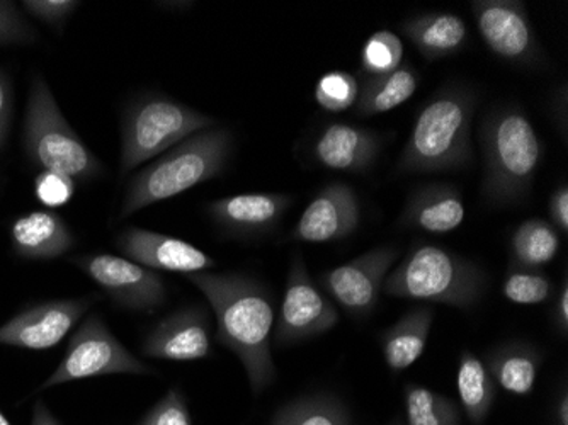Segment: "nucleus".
<instances>
[{
    "mask_svg": "<svg viewBox=\"0 0 568 425\" xmlns=\"http://www.w3.org/2000/svg\"><path fill=\"white\" fill-rule=\"evenodd\" d=\"M187 281L206 296L219 322L216 341L241 360L255 395L276 380L273 328L276 303L271 291L254 277L239 273H194Z\"/></svg>",
    "mask_w": 568,
    "mask_h": 425,
    "instance_id": "obj_1",
    "label": "nucleus"
},
{
    "mask_svg": "<svg viewBox=\"0 0 568 425\" xmlns=\"http://www.w3.org/2000/svg\"><path fill=\"white\" fill-rule=\"evenodd\" d=\"M477 102V92L463 84L445 85L433 95L417 114L398 159V172L433 174L470 164Z\"/></svg>",
    "mask_w": 568,
    "mask_h": 425,
    "instance_id": "obj_2",
    "label": "nucleus"
},
{
    "mask_svg": "<svg viewBox=\"0 0 568 425\" xmlns=\"http://www.w3.org/2000/svg\"><path fill=\"white\" fill-rule=\"evenodd\" d=\"M480 143L485 201L507 206L525 200L545 156L544 142L525 111L507 105L488 113L481 123Z\"/></svg>",
    "mask_w": 568,
    "mask_h": 425,
    "instance_id": "obj_3",
    "label": "nucleus"
},
{
    "mask_svg": "<svg viewBox=\"0 0 568 425\" xmlns=\"http://www.w3.org/2000/svg\"><path fill=\"white\" fill-rule=\"evenodd\" d=\"M232 149V131L219 127L197 131L172 146L132 179L124 194L121 216H130L152 204L181 196L222 174Z\"/></svg>",
    "mask_w": 568,
    "mask_h": 425,
    "instance_id": "obj_4",
    "label": "nucleus"
},
{
    "mask_svg": "<svg viewBox=\"0 0 568 425\" xmlns=\"http://www.w3.org/2000/svg\"><path fill=\"white\" fill-rule=\"evenodd\" d=\"M487 283V273L475 262L437 245L417 244L388 273L383 291L397 298L470 310L484 298Z\"/></svg>",
    "mask_w": 568,
    "mask_h": 425,
    "instance_id": "obj_5",
    "label": "nucleus"
},
{
    "mask_svg": "<svg viewBox=\"0 0 568 425\" xmlns=\"http://www.w3.org/2000/svg\"><path fill=\"white\" fill-rule=\"evenodd\" d=\"M24 150L43 171L89 182L102 174L98 156L77 136L63 118L43 77L34 75L24 118Z\"/></svg>",
    "mask_w": 568,
    "mask_h": 425,
    "instance_id": "obj_6",
    "label": "nucleus"
},
{
    "mask_svg": "<svg viewBox=\"0 0 568 425\" xmlns=\"http://www.w3.org/2000/svg\"><path fill=\"white\" fill-rule=\"evenodd\" d=\"M219 121L165 95H143L128 105L121 128V174L179 145Z\"/></svg>",
    "mask_w": 568,
    "mask_h": 425,
    "instance_id": "obj_7",
    "label": "nucleus"
},
{
    "mask_svg": "<svg viewBox=\"0 0 568 425\" xmlns=\"http://www.w3.org/2000/svg\"><path fill=\"white\" fill-rule=\"evenodd\" d=\"M153 370L114 337L113 332L92 313L77 328L67 345L65 356L48 376L41 389L108 375H152Z\"/></svg>",
    "mask_w": 568,
    "mask_h": 425,
    "instance_id": "obj_8",
    "label": "nucleus"
},
{
    "mask_svg": "<svg viewBox=\"0 0 568 425\" xmlns=\"http://www.w3.org/2000/svg\"><path fill=\"white\" fill-rule=\"evenodd\" d=\"M339 322L334 302L314 283L300 254L290 265L280 315L276 316L273 341L280 347L318 337Z\"/></svg>",
    "mask_w": 568,
    "mask_h": 425,
    "instance_id": "obj_9",
    "label": "nucleus"
},
{
    "mask_svg": "<svg viewBox=\"0 0 568 425\" xmlns=\"http://www.w3.org/2000/svg\"><path fill=\"white\" fill-rule=\"evenodd\" d=\"M471 14L481 40L497 59L526 69H539L547 62L523 2L478 0L471 2Z\"/></svg>",
    "mask_w": 568,
    "mask_h": 425,
    "instance_id": "obj_10",
    "label": "nucleus"
},
{
    "mask_svg": "<svg viewBox=\"0 0 568 425\" xmlns=\"http://www.w3.org/2000/svg\"><path fill=\"white\" fill-rule=\"evenodd\" d=\"M398 255L400 251L397 247L373 249L322 274L318 284L325 295L341 305L347 315L365 318L378 305L383 283Z\"/></svg>",
    "mask_w": 568,
    "mask_h": 425,
    "instance_id": "obj_11",
    "label": "nucleus"
},
{
    "mask_svg": "<svg viewBox=\"0 0 568 425\" xmlns=\"http://www.w3.org/2000/svg\"><path fill=\"white\" fill-rule=\"evenodd\" d=\"M77 265L106 291L116 305L136 312L152 313L168 298L164 280L155 271L126 257L91 254L75 259Z\"/></svg>",
    "mask_w": 568,
    "mask_h": 425,
    "instance_id": "obj_12",
    "label": "nucleus"
},
{
    "mask_svg": "<svg viewBox=\"0 0 568 425\" xmlns=\"http://www.w3.org/2000/svg\"><path fill=\"white\" fill-rule=\"evenodd\" d=\"M99 296L88 298L53 300L38 303L12 316L0 325V345L19 350L47 351L55 347L72 331L73 325L98 302Z\"/></svg>",
    "mask_w": 568,
    "mask_h": 425,
    "instance_id": "obj_13",
    "label": "nucleus"
},
{
    "mask_svg": "<svg viewBox=\"0 0 568 425\" xmlns=\"http://www.w3.org/2000/svg\"><path fill=\"white\" fill-rule=\"evenodd\" d=\"M142 354L153 360H206L212 356V321L204 306H184L159 322L143 338Z\"/></svg>",
    "mask_w": 568,
    "mask_h": 425,
    "instance_id": "obj_14",
    "label": "nucleus"
},
{
    "mask_svg": "<svg viewBox=\"0 0 568 425\" xmlns=\"http://www.w3.org/2000/svg\"><path fill=\"white\" fill-rule=\"evenodd\" d=\"M359 201L351 185L332 182L325 185L290 233V241L328 244L343 241L359 225Z\"/></svg>",
    "mask_w": 568,
    "mask_h": 425,
    "instance_id": "obj_15",
    "label": "nucleus"
},
{
    "mask_svg": "<svg viewBox=\"0 0 568 425\" xmlns=\"http://www.w3.org/2000/svg\"><path fill=\"white\" fill-rule=\"evenodd\" d=\"M118 249L124 257L149 270L172 271V273H204L213 270L215 259L187 242L130 226L116 239Z\"/></svg>",
    "mask_w": 568,
    "mask_h": 425,
    "instance_id": "obj_16",
    "label": "nucleus"
},
{
    "mask_svg": "<svg viewBox=\"0 0 568 425\" xmlns=\"http://www.w3.org/2000/svg\"><path fill=\"white\" fill-rule=\"evenodd\" d=\"M292 204L290 194L245 193L212 201L206 210L223 232L251 239L273 232Z\"/></svg>",
    "mask_w": 568,
    "mask_h": 425,
    "instance_id": "obj_17",
    "label": "nucleus"
},
{
    "mask_svg": "<svg viewBox=\"0 0 568 425\" xmlns=\"http://www.w3.org/2000/svg\"><path fill=\"white\" fill-rule=\"evenodd\" d=\"M379 146V136L366 128L332 123L318 133L312 155L322 168L359 174L372 168Z\"/></svg>",
    "mask_w": 568,
    "mask_h": 425,
    "instance_id": "obj_18",
    "label": "nucleus"
},
{
    "mask_svg": "<svg viewBox=\"0 0 568 425\" xmlns=\"http://www.w3.org/2000/svg\"><path fill=\"white\" fill-rule=\"evenodd\" d=\"M467 215L462 194L448 184H427L414 191L402 211V229L427 233H449L462 225Z\"/></svg>",
    "mask_w": 568,
    "mask_h": 425,
    "instance_id": "obj_19",
    "label": "nucleus"
},
{
    "mask_svg": "<svg viewBox=\"0 0 568 425\" xmlns=\"http://www.w3.org/2000/svg\"><path fill=\"white\" fill-rule=\"evenodd\" d=\"M9 235L16 254L24 259H57L75 244L69 225L55 211H31L19 216Z\"/></svg>",
    "mask_w": 568,
    "mask_h": 425,
    "instance_id": "obj_20",
    "label": "nucleus"
},
{
    "mask_svg": "<svg viewBox=\"0 0 568 425\" xmlns=\"http://www.w3.org/2000/svg\"><path fill=\"white\" fill-rule=\"evenodd\" d=\"M402 33L414 43L427 62L455 55L467 44V24L459 16L449 12H429L407 19Z\"/></svg>",
    "mask_w": 568,
    "mask_h": 425,
    "instance_id": "obj_21",
    "label": "nucleus"
},
{
    "mask_svg": "<svg viewBox=\"0 0 568 425\" xmlns=\"http://www.w3.org/2000/svg\"><path fill=\"white\" fill-rule=\"evenodd\" d=\"M433 322V306H417L379 334L383 356L392 373H402L423 356Z\"/></svg>",
    "mask_w": 568,
    "mask_h": 425,
    "instance_id": "obj_22",
    "label": "nucleus"
},
{
    "mask_svg": "<svg viewBox=\"0 0 568 425\" xmlns=\"http://www.w3.org/2000/svg\"><path fill=\"white\" fill-rule=\"evenodd\" d=\"M544 354L528 342H507L490 351L485 361L497 386L513 395H528L535 388Z\"/></svg>",
    "mask_w": 568,
    "mask_h": 425,
    "instance_id": "obj_23",
    "label": "nucleus"
},
{
    "mask_svg": "<svg viewBox=\"0 0 568 425\" xmlns=\"http://www.w3.org/2000/svg\"><path fill=\"white\" fill-rule=\"evenodd\" d=\"M417 88L419 73L410 65H402L382 77H361L356 113L359 117L388 113L416 94Z\"/></svg>",
    "mask_w": 568,
    "mask_h": 425,
    "instance_id": "obj_24",
    "label": "nucleus"
},
{
    "mask_svg": "<svg viewBox=\"0 0 568 425\" xmlns=\"http://www.w3.org/2000/svg\"><path fill=\"white\" fill-rule=\"evenodd\" d=\"M459 402L468 421L481 425L493 411L497 396V385L488 373L485 361L470 351L459 354L458 376Z\"/></svg>",
    "mask_w": 568,
    "mask_h": 425,
    "instance_id": "obj_25",
    "label": "nucleus"
},
{
    "mask_svg": "<svg viewBox=\"0 0 568 425\" xmlns=\"http://www.w3.org/2000/svg\"><path fill=\"white\" fill-rule=\"evenodd\" d=\"M558 251L560 235L551 223L541 219L526 220L510 239V264L526 270H541L557 257Z\"/></svg>",
    "mask_w": 568,
    "mask_h": 425,
    "instance_id": "obj_26",
    "label": "nucleus"
},
{
    "mask_svg": "<svg viewBox=\"0 0 568 425\" xmlns=\"http://www.w3.org/2000/svg\"><path fill=\"white\" fill-rule=\"evenodd\" d=\"M271 425H353V417L339 396L315 393L283 405Z\"/></svg>",
    "mask_w": 568,
    "mask_h": 425,
    "instance_id": "obj_27",
    "label": "nucleus"
},
{
    "mask_svg": "<svg viewBox=\"0 0 568 425\" xmlns=\"http://www.w3.org/2000/svg\"><path fill=\"white\" fill-rule=\"evenodd\" d=\"M404 402L407 425H462L458 405L426 386L407 383Z\"/></svg>",
    "mask_w": 568,
    "mask_h": 425,
    "instance_id": "obj_28",
    "label": "nucleus"
},
{
    "mask_svg": "<svg viewBox=\"0 0 568 425\" xmlns=\"http://www.w3.org/2000/svg\"><path fill=\"white\" fill-rule=\"evenodd\" d=\"M404 44L392 31H376L361 50V77H382L400 69Z\"/></svg>",
    "mask_w": 568,
    "mask_h": 425,
    "instance_id": "obj_29",
    "label": "nucleus"
},
{
    "mask_svg": "<svg viewBox=\"0 0 568 425\" xmlns=\"http://www.w3.org/2000/svg\"><path fill=\"white\" fill-rule=\"evenodd\" d=\"M503 295L516 305H539L554 295V284L539 270L510 264L503 284Z\"/></svg>",
    "mask_w": 568,
    "mask_h": 425,
    "instance_id": "obj_30",
    "label": "nucleus"
},
{
    "mask_svg": "<svg viewBox=\"0 0 568 425\" xmlns=\"http://www.w3.org/2000/svg\"><path fill=\"white\" fill-rule=\"evenodd\" d=\"M359 95L357 77L343 70H332L318 79L315 101L328 113H341L356 105Z\"/></svg>",
    "mask_w": 568,
    "mask_h": 425,
    "instance_id": "obj_31",
    "label": "nucleus"
},
{
    "mask_svg": "<svg viewBox=\"0 0 568 425\" xmlns=\"http://www.w3.org/2000/svg\"><path fill=\"white\" fill-rule=\"evenodd\" d=\"M136 425H193L186 398L179 388H171L155 407Z\"/></svg>",
    "mask_w": 568,
    "mask_h": 425,
    "instance_id": "obj_32",
    "label": "nucleus"
},
{
    "mask_svg": "<svg viewBox=\"0 0 568 425\" xmlns=\"http://www.w3.org/2000/svg\"><path fill=\"white\" fill-rule=\"evenodd\" d=\"M34 194L43 206H65L75 194V181L60 172L41 171L34 179Z\"/></svg>",
    "mask_w": 568,
    "mask_h": 425,
    "instance_id": "obj_33",
    "label": "nucleus"
},
{
    "mask_svg": "<svg viewBox=\"0 0 568 425\" xmlns=\"http://www.w3.org/2000/svg\"><path fill=\"white\" fill-rule=\"evenodd\" d=\"M37 41V31L19 14L12 2H0V44H26Z\"/></svg>",
    "mask_w": 568,
    "mask_h": 425,
    "instance_id": "obj_34",
    "label": "nucleus"
},
{
    "mask_svg": "<svg viewBox=\"0 0 568 425\" xmlns=\"http://www.w3.org/2000/svg\"><path fill=\"white\" fill-rule=\"evenodd\" d=\"M22 6L33 18L60 28L75 11L77 6L81 4L73 2V0H28Z\"/></svg>",
    "mask_w": 568,
    "mask_h": 425,
    "instance_id": "obj_35",
    "label": "nucleus"
},
{
    "mask_svg": "<svg viewBox=\"0 0 568 425\" xmlns=\"http://www.w3.org/2000/svg\"><path fill=\"white\" fill-rule=\"evenodd\" d=\"M14 111V91L8 73L0 70V149H4Z\"/></svg>",
    "mask_w": 568,
    "mask_h": 425,
    "instance_id": "obj_36",
    "label": "nucleus"
},
{
    "mask_svg": "<svg viewBox=\"0 0 568 425\" xmlns=\"http://www.w3.org/2000/svg\"><path fill=\"white\" fill-rule=\"evenodd\" d=\"M551 225L561 233L568 232V185L561 184L550 198Z\"/></svg>",
    "mask_w": 568,
    "mask_h": 425,
    "instance_id": "obj_37",
    "label": "nucleus"
},
{
    "mask_svg": "<svg viewBox=\"0 0 568 425\" xmlns=\"http://www.w3.org/2000/svg\"><path fill=\"white\" fill-rule=\"evenodd\" d=\"M554 324L555 328L561 335H567L568 332V280H564L561 290L558 291L557 300L554 305Z\"/></svg>",
    "mask_w": 568,
    "mask_h": 425,
    "instance_id": "obj_38",
    "label": "nucleus"
},
{
    "mask_svg": "<svg viewBox=\"0 0 568 425\" xmlns=\"http://www.w3.org/2000/svg\"><path fill=\"white\" fill-rule=\"evenodd\" d=\"M551 425H568V389L567 386L561 388L560 396H557L555 402L554 417H551Z\"/></svg>",
    "mask_w": 568,
    "mask_h": 425,
    "instance_id": "obj_39",
    "label": "nucleus"
},
{
    "mask_svg": "<svg viewBox=\"0 0 568 425\" xmlns=\"http://www.w3.org/2000/svg\"><path fill=\"white\" fill-rule=\"evenodd\" d=\"M31 425H62L57 417H53L47 405L43 402L38 401L33 408V421Z\"/></svg>",
    "mask_w": 568,
    "mask_h": 425,
    "instance_id": "obj_40",
    "label": "nucleus"
},
{
    "mask_svg": "<svg viewBox=\"0 0 568 425\" xmlns=\"http://www.w3.org/2000/svg\"><path fill=\"white\" fill-rule=\"evenodd\" d=\"M0 425H12L9 418L6 417L4 412L0 411Z\"/></svg>",
    "mask_w": 568,
    "mask_h": 425,
    "instance_id": "obj_41",
    "label": "nucleus"
},
{
    "mask_svg": "<svg viewBox=\"0 0 568 425\" xmlns=\"http://www.w3.org/2000/svg\"><path fill=\"white\" fill-rule=\"evenodd\" d=\"M394 425H400V422H395V424H394Z\"/></svg>",
    "mask_w": 568,
    "mask_h": 425,
    "instance_id": "obj_42",
    "label": "nucleus"
}]
</instances>
